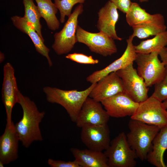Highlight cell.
<instances>
[{
	"instance_id": "obj_34",
	"label": "cell",
	"mask_w": 167,
	"mask_h": 167,
	"mask_svg": "<svg viewBox=\"0 0 167 167\" xmlns=\"http://www.w3.org/2000/svg\"><path fill=\"white\" fill-rule=\"evenodd\" d=\"M163 105L166 109H167V100L163 102Z\"/></svg>"
},
{
	"instance_id": "obj_5",
	"label": "cell",
	"mask_w": 167,
	"mask_h": 167,
	"mask_svg": "<svg viewBox=\"0 0 167 167\" xmlns=\"http://www.w3.org/2000/svg\"><path fill=\"white\" fill-rule=\"evenodd\" d=\"M83 4H79L74 9L62 29L54 35V42L52 47L58 55L70 52L77 42L76 33L79 15L83 12Z\"/></svg>"
},
{
	"instance_id": "obj_10",
	"label": "cell",
	"mask_w": 167,
	"mask_h": 167,
	"mask_svg": "<svg viewBox=\"0 0 167 167\" xmlns=\"http://www.w3.org/2000/svg\"><path fill=\"white\" fill-rule=\"evenodd\" d=\"M110 116L101 102L89 96L84 103L75 123L79 127L107 124Z\"/></svg>"
},
{
	"instance_id": "obj_31",
	"label": "cell",
	"mask_w": 167,
	"mask_h": 167,
	"mask_svg": "<svg viewBox=\"0 0 167 167\" xmlns=\"http://www.w3.org/2000/svg\"><path fill=\"white\" fill-rule=\"evenodd\" d=\"M159 56L165 66L167 67V47H164L159 51Z\"/></svg>"
},
{
	"instance_id": "obj_28",
	"label": "cell",
	"mask_w": 167,
	"mask_h": 167,
	"mask_svg": "<svg viewBox=\"0 0 167 167\" xmlns=\"http://www.w3.org/2000/svg\"><path fill=\"white\" fill-rule=\"evenodd\" d=\"M152 95L162 102L167 100V83L162 80L155 84Z\"/></svg>"
},
{
	"instance_id": "obj_6",
	"label": "cell",
	"mask_w": 167,
	"mask_h": 167,
	"mask_svg": "<svg viewBox=\"0 0 167 167\" xmlns=\"http://www.w3.org/2000/svg\"><path fill=\"white\" fill-rule=\"evenodd\" d=\"M159 52L137 53L135 61L138 74L144 79L148 87L162 80L165 66L159 58Z\"/></svg>"
},
{
	"instance_id": "obj_17",
	"label": "cell",
	"mask_w": 167,
	"mask_h": 167,
	"mask_svg": "<svg viewBox=\"0 0 167 167\" xmlns=\"http://www.w3.org/2000/svg\"><path fill=\"white\" fill-rule=\"evenodd\" d=\"M116 6L110 1H108L99 10L97 28L99 31L114 40L121 41L122 38L117 35L115 26L119 19Z\"/></svg>"
},
{
	"instance_id": "obj_1",
	"label": "cell",
	"mask_w": 167,
	"mask_h": 167,
	"mask_svg": "<svg viewBox=\"0 0 167 167\" xmlns=\"http://www.w3.org/2000/svg\"><path fill=\"white\" fill-rule=\"evenodd\" d=\"M17 103L22 108L23 116L15 124L19 141L26 148H28L35 141L43 140L40 124L45 115L40 111L35 103L28 97L24 96L19 90Z\"/></svg>"
},
{
	"instance_id": "obj_32",
	"label": "cell",
	"mask_w": 167,
	"mask_h": 167,
	"mask_svg": "<svg viewBox=\"0 0 167 167\" xmlns=\"http://www.w3.org/2000/svg\"><path fill=\"white\" fill-rule=\"evenodd\" d=\"M162 80L167 83V67H165V72Z\"/></svg>"
},
{
	"instance_id": "obj_24",
	"label": "cell",
	"mask_w": 167,
	"mask_h": 167,
	"mask_svg": "<svg viewBox=\"0 0 167 167\" xmlns=\"http://www.w3.org/2000/svg\"><path fill=\"white\" fill-rule=\"evenodd\" d=\"M126 15L127 23L132 27L152 19L155 17L156 14H150L142 8L137 3L132 2L129 9Z\"/></svg>"
},
{
	"instance_id": "obj_37",
	"label": "cell",
	"mask_w": 167,
	"mask_h": 167,
	"mask_svg": "<svg viewBox=\"0 0 167 167\" xmlns=\"http://www.w3.org/2000/svg\"><path fill=\"white\" fill-rule=\"evenodd\" d=\"M166 167H167V164L166 165Z\"/></svg>"
},
{
	"instance_id": "obj_19",
	"label": "cell",
	"mask_w": 167,
	"mask_h": 167,
	"mask_svg": "<svg viewBox=\"0 0 167 167\" xmlns=\"http://www.w3.org/2000/svg\"><path fill=\"white\" fill-rule=\"evenodd\" d=\"M70 150L80 167H109L108 158L102 152L74 148Z\"/></svg>"
},
{
	"instance_id": "obj_3",
	"label": "cell",
	"mask_w": 167,
	"mask_h": 167,
	"mask_svg": "<svg viewBox=\"0 0 167 167\" xmlns=\"http://www.w3.org/2000/svg\"><path fill=\"white\" fill-rule=\"evenodd\" d=\"M129 131L126 135L127 142L138 158L146 160L154 138L160 129L158 126L131 119L128 124Z\"/></svg>"
},
{
	"instance_id": "obj_30",
	"label": "cell",
	"mask_w": 167,
	"mask_h": 167,
	"mask_svg": "<svg viewBox=\"0 0 167 167\" xmlns=\"http://www.w3.org/2000/svg\"><path fill=\"white\" fill-rule=\"evenodd\" d=\"M113 2L118 9L126 14L129 9L132 2L131 0H109Z\"/></svg>"
},
{
	"instance_id": "obj_36",
	"label": "cell",
	"mask_w": 167,
	"mask_h": 167,
	"mask_svg": "<svg viewBox=\"0 0 167 167\" xmlns=\"http://www.w3.org/2000/svg\"><path fill=\"white\" fill-rule=\"evenodd\" d=\"M165 116H166V118H167V110H166L165 112Z\"/></svg>"
},
{
	"instance_id": "obj_20",
	"label": "cell",
	"mask_w": 167,
	"mask_h": 167,
	"mask_svg": "<svg viewBox=\"0 0 167 167\" xmlns=\"http://www.w3.org/2000/svg\"><path fill=\"white\" fill-rule=\"evenodd\" d=\"M167 149V126L160 129L154 138L146 160L156 167H166L163 156Z\"/></svg>"
},
{
	"instance_id": "obj_29",
	"label": "cell",
	"mask_w": 167,
	"mask_h": 167,
	"mask_svg": "<svg viewBox=\"0 0 167 167\" xmlns=\"http://www.w3.org/2000/svg\"><path fill=\"white\" fill-rule=\"evenodd\" d=\"M47 163L51 167H80L75 160L72 161H66L49 159Z\"/></svg>"
},
{
	"instance_id": "obj_8",
	"label": "cell",
	"mask_w": 167,
	"mask_h": 167,
	"mask_svg": "<svg viewBox=\"0 0 167 167\" xmlns=\"http://www.w3.org/2000/svg\"><path fill=\"white\" fill-rule=\"evenodd\" d=\"M133 64L132 63L116 72L122 80L124 92L135 102L140 103L149 97V88L134 68Z\"/></svg>"
},
{
	"instance_id": "obj_15",
	"label": "cell",
	"mask_w": 167,
	"mask_h": 167,
	"mask_svg": "<svg viewBox=\"0 0 167 167\" xmlns=\"http://www.w3.org/2000/svg\"><path fill=\"white\" fill-rule=\"evenodd\" d=\"M19 138L13 122L6 124L0 137V167L15 161L18 157Z\"/></svg>"
},
{
	"instance_id": "obj_4",
	"label": "cell",
	"mask_w": 167,
	"mask_h": 167,
	"mask_svg": "<svg viewBox=\"0 0 167 167\" xmlns=\"http://www.w3.org/2000/svg\"><path fill=\"white\" fill-rule=\"evenodd\" d=\"M104 153L109 167H134L136 165L137 156L129 145L124 132L112 140Z\"/></svg>"
},
{
	"instance_id": "obj_18",
	"label": "cell",
	"mask_w": 167,
	"mask_h": 167,
	"mask_svg": "<svg viewBox=\"0 0 167 167\" xmlns=\"http://www.w3.org/2000/svg\"><path fill=\"white\" fill-rule=\"evenodd\" d=\"M13 25L22 32L27 34L32 40L36 51L47 59L49 66L53 63L49 56V49L44 44L33 25L24 16L15 15L11 17Z\"/></svg>"
},
{
	"instance_id": "obj_14",
	"label": "cell",
	"mask_w": 167,
	"mask_h": 167,
	"mask_svg": "<svg viewBox=\"0 0 167 167\" xmlns=\"http://www.w3.org/2000/svg\"><path fill=\"white\" fill-rule=\"evenodd\" d=\"M134 37L132 34L126 40V48L120 57L105 68L93 72L87 77L86 81L91 84L96 83L106 75L116 72L133 63L137 54L133 43Z\"/></svg>"
},
{
	"instance_id": "obj_12",
	"label": "cell",
	"mask_w": 167,
	"mask_h": 167,
	"mask_svg": "<svg viewBox=\"0 0 167 167\" xmlns=\"http://www.w3.org/2000/svg\"><path fill=\"white\" fill-rule=\"evenodd\" d=\"M3 79L2 88V99L6 113V124L10 125L12 113L15 105L17 103V93L19 91L15 70L12 65L7 62L3 67Z\"/></svg>"
},
{
	"instance_id": "obj_33",
	"label": "cell",
	"mask_w": 167,
	"mask_h": 167,
	"mask_svg": "<svg viewBox=\"0 0 167 167\" xmlns=\"http://www.w3.org/2000/svg\"><path fill=\"white\" fill-rule=\"evenodd\" d=\"M5 59V55L3 53L0 52V63L2 62Z\"/></svg>"
},
{
	"instance_id": "obj_11",
	"label": "cell",
	"mask_w": 167,
	"mask_h": 167,
	"mask_svg": "<svg viewBox=\"0 0 167 167\" xmlns=\"http://www.w3.org/2000/svg\"><path fill=\"white\" fill-rule=\"evenodd\" d=\"M81 128V139L88 149L102 152L109 146L110 130L107 124L87 125Z\"/></svg>"
},
{
	"instance_id": "obj_7",
	"label": "cell",
	"mask_w": 167,
	"mask_h": 167,
	"mask_svg": "<svg viewBox=\"0 0 167 167\" xmlns=\"http://www.w3.org/2000/svg\"><path fill=\"white\" fill-rule=\"evenodd\" d=\"M166 110L163 102L152 95L139 103L131 119L156 126L161 129L167 126Z\"/></svg>"
},
{
	"instance_id": "obj_22",
	"label": "cell",
	"mask_w": 167,
	"mask_h": 167,
	"mask_svg": "<svg viewBox=\"0 0 167 167\" xmlns=\"http://www.w3.org/2000/svg\"><path fill=\"white\" fill-rule=\"evenodd\" d=\"M41 17L45 20L48 28L54 31L59 28L60 22L56 14L58 9L51 0H35Z\"/></svg>"
},
{
	"instance_id": "obj_9",
	"label": "cell",
	"mask_w": 167,
	"mask_h": 167,
	"mask_svg": "<svg viewBox=\"0 0 167 167\" xmlns=\"http://www.w3.org/2000/svg\"><path fill=\"white\" fill-rule=\"evenodd\" d=\"M76 36L77 42L86 45L92 52L107 57L117 52L114 40L101 32H89L78 25Z\"/></svg>"
},
{
	"instance_id": "obj_27",
	"label": "cell",
	"mask_w": 167,
	"mask_h": 167,
	"mask_svg": "<svg viewBox=\"0 0 167 167\" xmlns=\"http://www.w3.org/2000/svg\"><path fill=\"white\" fill-rule=\"evenodd\" d=\"M66 58L77 63L85 64H95L98 63L99 60L93 58L91 55L88 56L84 54L74 53L67 54Z\"/></svg>"
},
{
	"instance_id": "obj_2",
	"label": "cell",
	"mask_w": 167,
	"mask_h": 167,
	"mask_svg": "<svg viewBox=\"0 0 167 167\" xmlns=\"http://www.w3.org/2000/svg\"><path fill=\"white\" fill-rule=\"evenodd\" d=\"M96 83L92 84L86 89L64 90L55 87L45 86L43 91L47 101L61 105L66 110L73 122H75L82 106Z\"/></svg>"
},
{
	"instance_id": "obj_13",
	"label": "cell",
	"mask_w": 167,
	"mask_h": 167,
	"mask_svg": "<svg viewBox=\"0 0 167 167\" xmlns=\"http://www.w3.org/2000/svg\"><path fill=\"white\" fill-rule=\"evenodd\" d=\"M101 102L110 117L116 118L131 117L139 104L124 92L105 99Z\"/></svg>"
},
{
	"instance_id": "obj_23",
	"label": "cell",
	"mask_w": 167,
	"mask_h": 167,
	"mask_svg": "<svg viewBox=\"0 0 167 167\" xmlns=\"http://www.w3.org/2000/svg\"><path fill=\"white\" fill-rule=\"evenodd\" d=\"M167 45V30L155 36L153 38L143 41L135 45L137 53L149 54L159 51Z\"/></svg>"
},
{
	"instance_id": "obj_35",
	"label": "cell",
	"mask_w": 167,
	"mask_h": 167,
	"mask_svg": "<svg viewBox=\"0 0 167 167\" xmlns=\"http://www.w3.org/2000/svg\"><path fill=\"white\" fill-rule=\"evenodd\" d=\"M139 1L140 2H147L149 0H139Z\"/></svg>"
},
{
	"instance_id": "obj_16",
	"label": "cell",
	"mask_w": 167,
	"mask_h": 167,
	"mask_svg": "<svg viewBox=\"0 0 167 167\" xmlns=\"http://www.w3.org/2000/svg\"><path fill=\"white\" fill-rule=\"evenodd\" d=\"M124 92L121 78L116 72L104 77L97 82L90 92L89 97L95 101H102Z\"/></svg>"
},
{
	"instance_id": "obj_26",
	"label": "cell",
	"mask_w": 167,
	"mask_h": 167,
	"mask_svg": "<svg viewBox=\"0 0 167 167\" xmlns=\"http://www.w3.org/2000/svg\"><path fill=\"white\" fill-rule=\"evenodd\" d=\"M86 0H54V4L60 13V22L63 23L66 16L71 15L73 6L77 3L83 4Z\"/></svg>"
},
{
	"instance_id": "obj_25",
	"label": "cell",
	"mask_w": 167,
	"mask_h": 167,
	"mask_svg": "<svg viewBox=\"0 0 167 167\" xmlns=\"http://www.w3.org/2000/svg\"><path fill=\"white\" fill-rule=\"evenodd\" d=\"M24 9V17L34 26L36 31L44 41L41 33L42 26L40 22L41 16L37 6L33 0H23Z\"/></svg>"
},
{
	"instance_id": "obj_21",
	"label": "cell",
	"mask_w": 167,
	"mask_h": 167,
	"mask_svg": "<svg viewBox=\"0 0 167 167\" xmlns=\"http://www.w3.org/2000/svg\"><path fill=\"white\" fill-rule=\"evenodd\" d=\"M132 28L133 36L140 39L155 36L167 29L164 17L160 13L156 14L155 17L152 19L143 24L133 26Z\"/></svg>"
}]
</instances>
